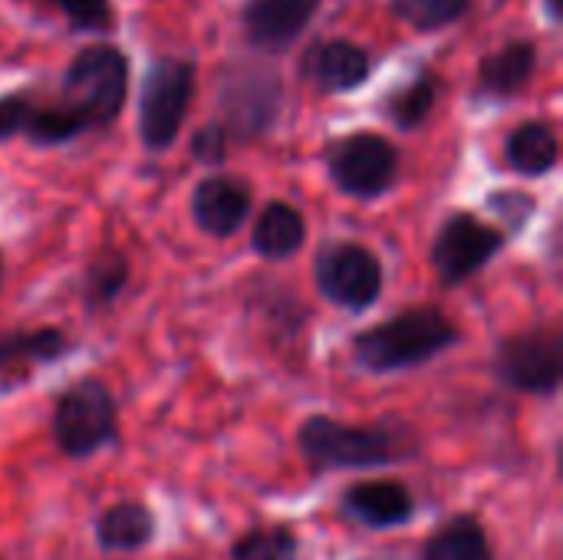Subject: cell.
<instances>
[{"instance_id": "6da1fadb", "label": "cell", "mask_w": 563, "mask_h": 560, "mask_svg": "<svg viewBox=\"0 0 563 560\" xmlns=\"http://www.w3.org/2000/svg\"><path fill=\"white\" fill-rule=\"evenodd\" d=\"M297 449L313 472H366L416 459L422 442L399 416H386L379 422L307 416L297 429Z\"/></svg>"}, {"instance_id": "7a4b0ae2", "label": "cell", "mask_w": 563, "mask_h": 560, "mask_svg": "<svg viewBox=\"0 0 563 560\" xmlns=\"http://www.w3.org/2000/svg\"><path fill=\"white\" fill-rule=\"evenodd\" d=\"M459 340L462 330L452 323V317L442 307L419 304L393 314L389 320L369 330H360L350 340V353L363 373L393 376L439 360L442 353L459 347Z\"/></svg>"}, {"instance_id": "3957f363", "label": "cell", "mask_w": 563, "mask_h": 560, "mask_svg": "<svg viewBox=\"0 0 563 560\" xmlns=\"http://www.w3.org/2000/svg\"><path fill=\"white\" fill-rule=\"evenodd\" d=\"M129 79H132L129 56L115 43H89L63 69L53 99L86 132H102L122 116L129 99Z\"/></svg>"}, {"instance_id": "277c9868", "label": "cell", "mask_w": 563, "mask_h": 560, "mask_svg": "<svg viewBox=\"0 0 563 560\" xmlns=\"http://www.w3.org/2000/svg\"><path fill=\"white\" fill-rule=\"evenodd\" d=\"M218 106L221 125L231 142L264 139L284 109L280 73L264 59H231L218 76Z\"/></svg>"}, {"instance_id": "5b68a950", "label": "cell", "mask_w": 563, "mask_h": 560, "mask_svg": "<svg viewBox=\"0 0 563 560\" xmlns=\"http://www.w3.org/2000/svg\"><path fill=\"white\" fill-rule=\"evenodd\" d=\"M198 66L188 56H155L145 66L135 132L145 152H165L181 135L195 99Z\"/></svg>"}, {"instance_id": "8992f818", "label": "cell", "mask_w": 563, "mask_h": 560, "mask_svg": "<svg viewBox=\"0 0 563 560\" xmlns=\"http://www.w3.org/2000/svg\"><path fill=\"white\" fill-rule=\"evenodd\" d=\"M53 442L56 449L79 462L119 442V406L112 389L99 376H82L66 386L53 403Z\"/></svg>"}, {"instance_id": "52a82bcc", "label": "cell", "mask_w": 563, "mask_h": 560, "mask_svg": "<svg viewBox=\"0 0 563 560\" xmlns=\"http://www.w3.org/2000/svg\"><path fill=\"white\" fill-rule=\"evenodd\" d=\"M323 158H327V175L336 185V191L360 198V201H373L393 191V185L399 182V168H402L399 149L373 129H360V132H346L333 139Z\"/></svg>"}, {"instance_id": "ba28073f", "label": "cell", "mask_w": 563, "mask_h": 560, "mask_svg": "<svg viewBox=\"0 0 563 560\" xmlns=\"http://www.w3.org/2000/svg\"><path fill=\"white\" fill-rule=\"evenodd\" d=\"M508 244L511 238L505 228L482 221L472 211H449L429 248V264L442 287H462L478 277Z\"/></svg>"}, {"instance_id": "9c48e42d", "label": "cell", "mask_w": 563, "mask_h": 560, "mask_svg": "<svg viewBox=\"0 0 563 560\" xmlns=\"http://www.w3.org/2000/svg\"><path fill=\"white\" fill-rule=\"evenodd\" d=\"M313 284L323 300L340 310L366 314L386 287L383 261L363 241H330L313 261Z\"/></svg>"}, {"instance_id": "30bf717a", "label": "cell", "mask_w": 563, "mask_h": 560, "mask_svg": "<svg viewBox=\"0 0 563 560\" xmlns=\"http://www.w3.org/2000/svg\"><path fill=\"white\" fill-rule=\"evenodd\" d=\"M495 376L501 386L551 399L563 380V340L558 327H534L511 333L495 350Z\"/></svg>"}, {"instance_id": "8fae6325", "label": "cell", "mask_w": 563, "mask_h": 560, "mask_svg": "<svg viewBox=\"0 0 563 560\" xmlns=\"http://www.w3.org/2000/svg\"><path fill=\"white\" fill-rule=\"evenodd\" d=\"M300 79L310 83L313 89L327 92V96H343L353 92L360 86L369 83L373 76V56L343 36H330V40H313L297 66Z\"/></svg>"}, {"instance_id": "7c38bea8", "label": "cell", "mask_w": 563, "mask_h": 560, "mask_svg": "<svg viewBox=\"0 0 563 560\" xmlns=\"http://www.w3.org/2000/svg\"><path fill=\"white\" fill-rule=\"evenodd\" d=\"M323 0H247L241 7V33L261 53L290 50L313 23Z\"/></svg>"}, {"instance_id": "4fadbf2b", "label": "cell", "mask_w": 563, "mask_h": 560, "mask_svg": "<svg viewBox=\"0 0 563 560\" xmlns=\"http://www.w3.org/2000/svg\"><path fill=\"white\" fill-rule=\"evenodd\" d=\"M251 185L231 175H208L191 191V221L214 241L234 238L251 218Z\"/></svg>"}, {"instance_id": "5bb4252c", "label": "cell", "mask_w": 563, "mask_h": 560, "mask_svg": "<svg viewBox=\"0 0 563 560\" xmlns=\"http://www.w3.org/2000/svg\"><path fill=\"white\" fill-rule=\"evenodd\" d=\"M340 512L363 528L389 531V528H402L412 521L416 498L409 485L396 479H366V482H353L343 488Z\"/></svg>"}, {"instance_id": "9a60e30c", "label": "cell", "mask_w": 563, "mask_h": 560, "mask_svg": "<svg viewBox=\"0 0 563 560\" xmlns=\"http://www.w3.org/2000/svg\"><path fill=\"white\" fill-rule=\"evenodd\" d=\"M538 69L534 40H508L505 46L485 53L475 73V102H508L528 89Z\"/></svg>"}, {"instance_id": "2e32d148", "label": "cell", "mask_w": 563, "mask_h": 560, "mask_svg": "<svg viewBox=\"0 0 563 560\" xmlns=\"http://www.w3.org/2000/svg\"><path fill=\"white\" fill-rule=\"evenodd\" d=\"M307 244V218L290 201H267L251 228V248L261 261H290Z\"/></svg>"}, {"instance_id": "e0dca14e", "label": "cell", "mask_w": 563, "mask_h": 560, "mask_svg": "<svg viewBox=\"0 0 563 560\" xmlns=\"http://www.w3.org/2000/svg\"><path fill=\"white\" fill-rule=\"evenodd\" d=\"M73 350V340L56 327L36 330H0V380L26 376L33 366H49Z\"/></svg>"}, {"instance_id": "ac0fdd59", "label": "cell", "mask_w": 563, "mask_h": 560, "mask_svg": "<svg viewBox=\"0 0 563 560\" xmlns=\"http://www.w3.org/2000/svg\"><path fill=\"white\" fill-rule=\"evenodd\" d=\"M505 165L515 175L525 178H544L558 168L561 162V139L554 132L551 122L544 119H528L521 125H515L505 135V149H501Z\"/></svg>"}, {"instance_id": "d6986e66", "label": "cell", "mask_w": 563, "mask_h": 560, "mask_svg": "<svg viewBox=\"0 0 563 560\" xmlns=\"http://www.w3.org/2000/svg\"><path fill=\"white\" fill-rule=\"evenodd\" d=\"M155 512L145 502H115L96 518V541L102 551L132 554L152 545Z\"/></svg>"}, {"instance_id": "ffe728a7", "label": "cell", "mask_w": 563, "mask_h": 560, "mask_svg": "<svg viewBox=\"0 0 563 560\" xmlns=\"http://www.w3.org/2000/svg\"><path fill=\"white\" fill-rule=\"evenodd\" d=\"M422 560H495V548L475 515H452L422 545Z\"/></svg>"}, {"instance_id": "44dd1931", "label": "cell", "mask_w": 563, "mask_h": 560, "mask_svg": "<svg viewBox=\"0 0 563 560\" xmlns=\"http://www.w3.org/2000/svg\"><path fill=\"white\" fill-rule=\"evenodd\" d=\"M439 92H442V83H439V73L432 69H419L412 79H406L402 86H396L386 102H383V112L389 116V122L399 129V132H416L429 122L435 102H439Z\"/></svg>"}, {"instance_id": "7402d4cb", "label": "cell", "mask_w": 563, "mask_h": 560, "mask_svg": "<svg viewBox=\"0 0 563 560\" xmlns=\"http://www.w3.org/2000/svg\"><path fill=\"white\" fill-rule=\"evenodd\" d=\"M129 277L132 267L122 251H102L99 257H92L82 267V281H79V297L86 310H109L125 294Z\"/></svg>"}, {"instance_id": "603a6c76", "label": "cell", "mask_w": 563, "mask_h": 560, "mask_svg": "<svg viewBox=\"0 0 563 560\" xmlns=\"http://www.w3.org/2000/svg\"><path fill=\"white\" fill-rule=\"evenodd\" d=\"M389 10L416 33H442L468 17L472 0H389Z\"/></svg>"}, {"instance_id": "cb8c5ba5", "label": "cell", "mask_w": 563, "mask_h": 560, "mask_svg": "<svg viewBox=\"0 0 563 560\" xmlns=\"http://www.w3.org/2000/svg\"><path fill=\"white\" fill-rule=\"evenodd\" d=\"M300 558V538L287 525H257L244 531L234 548L231 560H297Z\"/></svg>"}, {"instance_id": "d4e9b609", "label": "cell", "mask_w": 563, "mask_h": 560, "mask_svg": "<svg viewBox=\"0 0 563 560\" xmlns=\"http://www.w3.org/2000/svg\"><path fill=\"white\" fill-rule=\"evenodd\" d=\"M69 26V33H109L115 23L112 0H43Z\"/></svg>"}, {"instance_id": "484cf974", "label": "cell", "mask_w": 563, "mask_h": 560, "mask_svg": "<svg viewBox=\"0 0 563 560\" xmlns=\"http://www.w3.org/2000/svg\"><path fill=\"white\" fill-rule=\"evenodd\" d=\"M488 208H492V215H498L505 221L508 238H515L518 231H525V224L538 211V198L521 188H501L488 198Z\"/></svg>"}, {"instance_id": "4316f807", "label": "cell", "mask_w": 563, "mask_h": 560, "mask_svg": "<svg viewBox=\"0 0 563 560\" xmlns=\"http://www.w3.org/2000/svg\"><path fill=\"white\" fill-rule=\"evenodd\" d=\"M228 145H231V135L224 132L221 122H208L195 132L191 139V155L195 162L201 165H221L228 158Z\"/></svg>"}, {"instance_id": "83f0119b", "label": "cell", "mask_w": 563, "mask_h": 560, "mask_svg": "<svg viewBox=\"0 0 563 560\" xmlns=\"http://www.w3.org/2000/svg\"><path fill=\"white\" fill-rule=\"evenodd\" d=\"M33 92L20 89V92H3L0 96V142H10L23 132L26 112H30Z\"/></svg>"}, {"instance_id": "f1b7e54d", "label": "cell", "mask_w": 563, "mask_h": 560, "mask_svg": "<svg viewBox=\"0 0 563 560\" xmlns=\"http://www.w3.org/2000/svg\"><path fill=\"white\" fill-rule=\"evenodd\" d=\"M544 13L554 26H561V0H544Z\"/></svg>"}, {"instance_id": "f546056e", "label": "cell", "mask_w": 563, "mask_h": 560, "mask_svg": "<svg viewBox=\"0 0 563 560\" xmlns=\"http://www.w3.org/2000/svg\"><path fill=\"white\" fill-rule=\"evenodd\" d=\"M0 277H3V257H0Z\"/></svg>"}]
</instances>
